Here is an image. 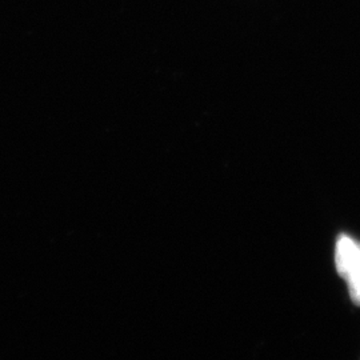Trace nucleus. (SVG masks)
Returning a JSON list of instances; mask_svg holds the SVG:
<instances>
[{"label":"nucleus","mask_w":360,"mask_h":360,"mask_svg":"<svg viewBox=\"0 0 360 360\" xmlns=\"http://www.w3.org/2000/svg\"><path fill=\"white\" fill-rule=\"evenodd\" d=\"M343 279L347 281L348 291H349L351 300L356 306H360V248L358 257L351 264L349 270L347 271V274L345 275Z\"/></svg>","instance_id":"obj_2"},{"label":"nucleus","mask_w":360,"mask_h":360,"mask_svg":"<svg viewBox=\"0 0 360 360\" xmlns=\"http://www.w3.org/2000/svg\"><path fill=\"white\" fill-rule=\"evenodd\" d=\"M360 243L347 235H340L335 247V266L338 274L345 278L348 269L359 254Z\"/></svg>","instance_id":"obj_1"}]
</instances>
